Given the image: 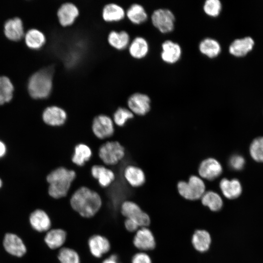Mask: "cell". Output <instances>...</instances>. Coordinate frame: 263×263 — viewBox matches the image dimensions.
Returning <instances> with one entry per match:
<instances>
[{
	"instance_id": "60d3db41",
	"label": "cell",
	"mask_w": 263,
	"mask_h": 263,
	"mask_svg": "<svg viewBox=\"0 0 263 263\" xmlns=\"http://www.w3.org/2000/svg\"><path fill=\"white\" fill-rule=\"evenodd\" d=\"M102 263H120L118 256L116 254H112L105 259Z\"/></svg>"
},
{
	"instance_id": "3957f363",
	"label": "cell",
	"mask_w": 263,
	"mask_h": 263,
	"mask_svg": "<svg viewBox=\"0 0 263 263\" xmlns=\"http://www.w3.org/2000/svg\"><path fill=\"white\" fill-rule=\"evenodd\" d=\"M53 70L46 68L33 74L28 83V92L35 99H44L48 97L53 87Z\"/></svg>"
},
{
	"instance_id": "2e32d148",
	"label": "cell",
	"mask_w": 263,
	"mask_h": 263,
	"mask_svg": "<svg viewBox=\"0 0 263 263\" xmlns=\"http://www.w3.org/2000/svg\"><path fill=\"white\" fill-rule=\"evenodd\" d=\"M88 246L92 255L96 258H100L108 252L111 248L109 241L100 235L91 236L88 240Z\"/></svg>"
},
{
	"instance_id": "8992f818",
	"label": "cell",
	"mask_w": 263,
	"mask_h": 263,
	"mask_svg": "<svg viewBox=\"0 0 263 263\" xmlns=\"http://www.w3.org/2000/svg\"><path fill=\"white\" fill-rule=\"evenodd\" d=\"M151 19L153 25L162 33L170 32L174 28L175 16L169 9L159 8L154 10Z\"/></svg>"
},
{
	"instance_id": "7bdbcfd3",
	"label": "cell",
	"mask_w": 263,
	"mask_h": 263,
	"mask_svg": "<svg viewBox=\"0 0 263 263\" xmlns=\"http://www.w3.org/2000/svg\"><path fill=\"white\" fill-rule=\"evenodd\" d=\"M1 185H2V182H1V180H0V188L1 186Z\"/></svg>"
},
{
	"instance_id": "7a4b0ae2",
	"label": "cell",
	"mask_w": 263,
	"mask_h": 263,
	"mask_svg": "<svg viewBox=\"0 0 263 263\" xmlns=\"http://www.w3.org/2000/svg\"><path fill=\"white\" fill-rule=\"evenodd\" d=\"M75 177L76 173L74 170L63 167L57 168L52 171L46 178L49 184V195L55 199L65 197Z\"/></svg>"
},
{
	"instance_id": "d590c367",
	"label": "cell",
	"mask_w": 263,
	"mask_h": 263,
	"mask_svg": "<svg viewBox=\"0 0 263 263\" xmlns=\"http://www.w3.org/2000/svg\"><path fill=\"white\" fill-rule=\"evenodd\" d=\"M133 117V113L124 107H119L113 114V122L117 126L122 127L130 119Z\"/></svg>"
},
{
	"instance_id": "9a60e30c",
	"label": "cell",
	"mask_w": 263,
	"mask_h": 263,
	"mask_svg": "<svg viewBox=\"0 0 263 263\" xmlns=\"http://www.w3.org/2000/svg\"><path fill=\"white\" fill-rule=\"evenodd\" d=\"M161 57L165 62L173 64L180 58L182 49L180 45L170 40H167L162 44Z\"/></svg>"
},
{
	"instance_id": "d6a6232c",
	"label": "cell",
	"mask_w": 263,
	"mask_h": 263,
	"mask_svg": "<svg viewBox=\"0 0 263 263\" xmlns=\"http://www.w3.org/2000/svg\"><path fill=\"white\" fill-rule=\"evenodd\" d=\"M13 91L14 87L9 78L0 76V105L8 102L12 99Z\"/></svg>"
},
{
	"instance_id": "52a82bcc",
	"label": "cell",
	"mask_w": 263,
	"mask_h": 263,
	"mask_svg": "<svg viewBox=\"0 0 263 263\" xmlns=\"http://www.w3.org/2000/svg\"><path fill=\"white\" fill-rule=\"evenodd\" d=\"M121 212L126 218L136 222L139 227H146L150 224V218L148 214L132 201H124L121 206Z\"/></svg>"
},
{
	"instance_id": "83f0119b",
	"label": "cell",
	"mask_w": 263,
	"mask_h": 263,
	"mask_svg": "<svg viewBox=\"0 0 263 263\" xmlns=\"http://www.w3.org/2000/svg\"><path fill=\"white\" fill-rule=\"evenodd\" d=\"M199 49L202 54L212 58L219 55L221 47L217 40L212 38H207L200 42Z\"/></svg>"
},
{
	"instance_id": "8d00e7d4",
	"label": "cell",
	"mask_w": 263,
	"mask_h": 263,
	"mask_svg": "<svg viewBox=\"0 0 263 263\" xmlns=\"http://www.w3.org/2000/svg\"><path fill=\"white\" fill-rule=\"evenodd\" d=\"M222 3L219 0H207L203 5V10L208 16L217 17L222 10Z\"/></svg>"
},
{
	"instance_id": "7c38bea8",
	"label": "cell",
	"mask_w": 263,
	"mask_h": 263,
	"mask_svg": "<svg viewBox=\"0 0 263 263\" xmlns=\"http://www.w3.org/2000/svg\"><path fill=\"white\" fill-rule=\"evenodd\" d=\"M67 118L66 111L57 106H51L46 108L42 113L43 121L47 125L56 127L63 125Z\"/></svg>"
},
{
	"instance_id": "d6986e66",
	"label": "cell",
	"mask_w": 263,
	"mask_h": 263,
	"mask_svg": "<svg viewBox=\"0 0 263 263\" xmlns=\"http://www.w3.org/2000/svg\"><path fill=\"white\" fill-rule=\"evenodd\" d=\"M91 173L93 178L98 181L100 186L103 188L110 186L115 179L113 171L102 165H94L91 168Z\"/></svg>"
},
{
	"instance_id": "ba28073f",
	"label": "cell",
	"mask_w": 263,
	"mask_h": 263,
	"mask_svg": "<svg viewBox=\"0 0 263 263\" xmlns=\"http://www.w3.org/2000/svg\"><path fill=\"white\" fill-rule=\"evenodd\" d=\"M92 130L94 135L100 139L109 138L114 131L113 120L107 115H98L93 119Z\"/></svg>"
},
{
	"instance_id": "f1b7e54d",
	"label": "cell",
	"mask_w": 263,
	"mask_h": 263,
	"mask_svg": "<svg viewBox=\"0 0 263 263\" xmlns=\"http://www.w3.org/2000/svg\"><path fill=\"white\" fill-rule=\"evenodd\" d=\"M25 42L30 49L38 50L41 48L46 42V37L40 31L32 29L25 35Z\"/></svg>"
},
{
	"instance_id": "ac0fdd59",
	"label": "cell",
	"mask_w": 263,
	"mask_h": 263,
	"mask_svg": "<svg viewBox=\"0 0 263 263\" xmlns=\"http://www.w3.org/2000/svg\"><path fill=\"white\" fill-rule=\"evenodd\" d=\"M4 33L7 38L19 41L24 36V29L21 20L15 18L6 21L4 25Z\"/></svg>"
},
{
	"instance_id": "44dd1931",
	"label": "cell",
	"mask_w": 263,
	"mask_h": 263,
	"mask_svg": "<svg viewBox=\"0 0 263 263\" xmlns=\"http://www.w3.org/2000/svg\"><path fill=\"white\" fill-rule=\"evenodd\" d=\"M125 16L126 12L123 8L115 3H108L102 9V17L106 22L119 21L123 19Z\"/></svg>"
},
{
	"instance_id": "30bf717a",
	"label": "cell",
	"mask_w": 263,
	"mask_h": 263,
	"mask_svg": "<svg viewBox=\"0 0 263 263\" xmlns=\"http://www.w3.org/2000/svg\"><path fill=\"white\" fill-rule=\"evenodd\" d=\"M79 15L78 8L74 3L66 2L62 3L57 11V17L60 24L63 27L72 25Z\"/></svg>"
},
{
	"instance_id": "f546056e",
	"label": "cell",
	"mask_w": 263,
	"mask_h": 263,
	"mask_svg": "<svg viewBox=\"0 0 263 263\" xmlns=\"http://www.w3.org/2000/svg\"><path fill=\"white\" fill-rule=\"evenodd\" d=\"M126 16L132 23L140 24L147 20V13L144 7L140 4H132L126 12Z\"/></svg>"
},
{
	"instance_id": "f35d334b",
	"label": "cell",
	"mask_w": 263,
	"mask_h": 263,
	"mask_svg": "<svg viewBox=\"0 0 263 263\" xmlns=\"http://www.w3.org/2000/svg\"><path fill=\"white\" fill-rule=\"evenodd\" d=\"M132 263H151V261L148 254L143 252H139L133 256Z\"/></svg>"
},
{
	"instance_id": "e575fe53",
	"label": "cell",
	"mask_w": 263,
	"mask_h": 263,
	"mask_svg": "<svg viewBox=\"0 0 263 263\" xmlns=\"http://www.w3.org/2000/svg\"><path fill=\"white\" fill-rule=\"evenodd\" d=\"M249 152L253 160L258 162H263V137L254 139L249 147Z\"/></svg>"
},
{
	"instance_id": "ffe728a7",
	"label": "cell",
	"mask_w": 263,
	"mask_h": 263,
	"mask_svg": "<svg viewBox=\"0 0 263 263\" xmlns=\"http://www.w3.org/2000/svg\"><path fill=\"white\" fill-rule=\"evenodd\" d=\"M219 186L223 195L229 199L238 198L242 192V185L236 179L224 178L220 181Z\"/></svg>"
},
{
	"instance_id": "4fadbf2b",
	"label": "cell",
	"mask_w": 263,
	"mask_h": 263,
	"mask_svg": "<svg viewBox=\"0 0 263 263\" xmlns=\"http://www.w3.org/2000/svg\"><path fill=\"white\" fill-rule=\"evenodd\" d=\"M200 175L208 180H214L222 173L223 168L218 161L209 158L203 161L199 167Z\"/></svg>"
},
{
	"instance_id": "cb8c5ba5",
	"label": "cell",
	"mask_w": 263,
	"mask_h": 263,
	"mask_svg": "<svg viewBox=\"0 0 263 263\" xmlns=\"http://www.w3.org/2000/svg\"><path fill=\"white\" fill-rule=\"evenodd\" d=\"M124 176L127 182L133 187H139L145 182L144 171L139 167L129 165L126 167L124 171Z\"/></svg>"
},
{
	"instance_id": "484cf974",
	"label": "cell",
	"mask_w": 263,
	"mask_h": 263,
	"mask_svg": "<svg viewBox=\"0 0 263 263\" xmlns=\"http://www.w3.org/2000/svg\"><path fill=\"white\" fill-rule=\"evenodd\" d=\"M254 41L250 37L236 39L230 45L229 51L235 56H243L252 49Z\"/></svg>"
},
{
	"instance_id": "277c9868",
	"label": "cell",
	"mask_w": 263,
	"mask_h": 263,
	"mask_svg": "<svg viewBox=\"0 0 263 263\" xmlns=\"http://www.w3.org/2000/svg\"><path fill=\"white\" fill-rule=\"evenodd\" d=\"M205 188L203 181L195 175L191 176L188 182L180 181L177 185L179 194L190 200L201 198L205 192Z\"/></svg>"
},
{
	"instance_id": "5b68a950",
	"label": "cell",
	"mask_w": 263,
	"mask_h": 263,
	"mask_svg": "<svg viewBox=\"0 0 263 263\" xmlns=\"http://www.w3.org/2000/svg\"><path fill=\"white\" fill-rule=\"evenodd\" d=\"M125 148L118 141H107L98 150V156L106 165L111 166L117 164L125 156Z\"/></svg>"
},
{
	"instance_id": "8fae6325",
	"label": "cell",
	"mask_w": 263,
	"mask_h": 263,
	"mask_svg": "<svg viewBox=\"0 0 263 263\" xmlns=\"http://www.w3.org/2000/svg\"><path fill=\"white\" fill-rule=\"evenodd\" d=\"M3 245L7 253L18 257L26 252V247L21 239L15 234L6 233L3 240Z\"/></svg>"
},
{
	"instance_id": "6da1fadb",
	"label": "cell",
	"mask_w": 263,
	"mask_h": 263,
	"mask_svg": "<svg viewBox=\"0 0 263 263\" xmlns=\"http://www.w3.org/2000/svg\"><path fill=\"white\" fill-rule=\"evenodd\" d=\"M72 208L84 218L94 216L100 209L102 200L99 194L86 187L78 188L70 199Z\"/></svg>"
},
{
	"instance_id": "9c48e42d",
	"label": "cell",
	"mask_w": 263,
	"mask_h": 263,
	"mask_svg": "<svg viewBox=\"0 0 263 263\" xmlns=\"http://www.w3.org/2000/svg\"><path fill=\"white\" fill-rule=\"evenodd\" d=\"M150 99L148 95L140 93H135L131 95L127 100L129 109L138 115H144L150 109Z\"/></svg>"
},
{
	"instance_id": "74e56055",
	"label": "cell",
	"mask_w": 263,
	"mask_h": 263,
	"mask_svg": "<svg viewBox=\"0 0 263 263\" xmlns=\"http://www.w3.org/2000/svg\"><path fill=\"white\" fill-rule=\"evenodd\" d=\"M229 166L231 168L235 170H241L245 164L244 157L240 155H234L229 160Z\"/></svg>"
},
{
	"instance_id": "b9f144b4",
	"label": "cell",
	"mask_w": 263,
	"mask_h": 263,
	"mask_svg": "<svg viewBox=\"0 0 263 263\" xmlns=\"http://www.w3.org/2000/svg\"><path fill=\"white\" fill-rule=\"evenodd\" d=\"M6 152V147L5 144L0 141V157H2Z\"/></svg>"
},
{
	"instance_id": "4316f807",
	"label": "cell",
	"mask_w": 263,
	"mask_h": 263,
	"mask_svg": "<svg viewBox=\"0 0 263 263\" xmlns=\"http://www.w3.org/2000/svg\"><path fill=\"white\" fill-rule=\"evenodd\" d=\"M92 155V150L88 145L79 143L75 146L71 160L74 164L81 167L90 160Z\"/></svg>"
},
{
	"instance_id": "7402d4cb",
	"label": "cell",
	"mask_w": 263,
	"mask_h": 263,
	"mask_svg": "<svg viewBox=\"0 0 263 263\" xmlns=\"http://www.w3.org/2000/svg\"><path fill=\"white\" fill-rule=\"evenodd\" d=\"M107 40L109 44L118 50H123L129 46L130 37L128 32L124 30H113L108 34Z\"/></svg>"
},
{
	"instance_id": "603a6c76",
	"label": "cell",
	"mask_w": 263,
	"mask_h": 263,
	"mask_svg": "<svg viewBox=\"0 0 263 263\" xmlns=\"http://www.w3.org/2000/svg\"><path fill=\"white\" fill-rule=\"evenodd\" d=\"M67 233L61 228L49 230L44 237V242L47 245L52 249L61 247L66 240Z\"/></svg>"
},
{
	"instance_id": "1f68e13d",
	"label": "cell",
	"mask_w": 263,
	"mask_h": 263,
	"mask_svg": "<svg viewBox=\"0 0 263 263\" xmlns=\"http://www.w3.org/2000/svg\"><path fill=\"white\" fill-rule=\"evenodd\" d=\"M201 198L202 204L212 211H218L223 206L221 197L215 192L212 191L205 192Z\"/></svg>"
},
{
	"instance_id": "836d02e7",
	"label": "cell",
	"mask_w": 263,
	"mask_h": 263,
	"mask_svg": "<svg viewBox=\"0 0 263 263\" xmlns=\"http://www.w3.org/2000/svg\"><path fill=\"white\" fill-rule=\"evenodd\" d=\"M57 258L60 263H80L77 252L69 247L61 248L58 252Z\"/></svg>"
},
{
	"instance_id": "ab89813d",
	"label": "cell",
	"mask_w": 263,
	"mask_h": 263,
	"mask_svg": "<svg viewBox=\"0 0 263 263\" xmlns=\"http://www.w3.org/2000/svg\"><path fill=\"white\" fill-rule=\"evenodd\" d=\"M124 225L126 230L131 232L137 231L139 227L138 224L134 221L126 218L124 222Z\"/></svg>"
},
{
	"instance_id": "4dcf8cb0",
	"label": "cell",
	"mask_w": 263,
	"mask_h": 263,
	"mask_svg": "<svg viewBox=\"0 0 263 263\" xmlns=\"http://www.w3.org/2000/svg\"><path fill=\"white\" fill-rule=\"evenodd\" d=\"M192 243L197 250L202 252H205L209 247L211 243L210 236L206 230H196L193 235Z\"/></svg>"
},
{
	"instance_id": "5bb4252c",
	"label": "cell",
	"mask_w": 263,
	"mask_h": 263,
	"mask_svg": "<svg viewBox=\"0 0 263 263\" xmlns=\"http://www.w3.org/2000/svg\"><path fill=\"white\" fill-rule=\"evenodd\" d=\"M133 244L135 247L141 250L153 249L155 241L151 231L146 227L138 229L134 236Z\"/></svg>"
},
{
	"instance_id": "e0dca14e",
	"label": "cell",
	"mask_w": 263,
	"mask_h": 263,
	"mask_svg": "<svg viewBox=\"0 0 263 263\" xmlns=\"http://www.w3.org/2000/svg\"><path fill=\"white\" fill-rule=\"evenodd\" d=\"M29 222L34 229L38 232L48 231L51 226L48 215L42 209H36L30 215Z\"/></svg>"
},
{
	"instance_id": "d4e9b609",
	"label": "cell",
	"mask_w": 263,
	"mask_h": 263,
	"mask_svg": "<svg viewBox=\"0 0 263 263\" xmlns=\"http://www.w3.org/2000/svg\"><path fill=\"white\" fill-rule=\"evenodd\" d=\"M130 55L136 59H141L145 57L149 50V43L142 37H137L130 42L129 46Z\"/></svg>"
}]
</instances>
